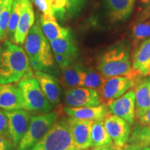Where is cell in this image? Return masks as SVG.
<instances>
[{"mask_svg": "<svg viewBox=\"0 0 150 150\" xmlns=\"http://www.w3.org/2000/svg\"><path fill=\"white\" fill-rule=\"evenodd\" d=\"M131 35L133 45L136 48L142 42L150 38V20L136 22L131 28Z\"/></svg>", "mask_w": 150, "mask_h": 150, "instance_id": "obj_25", "label": "cell"}, {"mask_svg": "<svg viewBox=\"0 0 150 150\" xmlns=\"http://www.w3.org/2000/svg\"><path fill=\"white\" fill-rule=\"evenodd\" d=\"M141 150H150V147H142V148H141Z\"/></svg>", "mask_w": 150, "mask_h": 150, "instance_id": "obj_41", "label": "cell"}, {"mask_svg": "<svg viewBox=\"0 0 150 150\" xmlns=\"http://www.w3.org/2000/svg\"><path fill=\"white\" fill-rule=\"evenodd\" d=\"M74 144L78 150L91 147V129L94 121L70 117L67 118Z\"/></svg>", "mask_w": 150, "mask_h": 150, "instance_id": "obj_12", "label": "cell"}, {"mask_svg": "<svg viewBox=\"0 0 150 150\" xmlns=\"http://www.w3.org/2000/svg\"><path fill=\"white\" fill-rule=\"evenodd\" d=\"M0 108L4 110L25 109V103L19 86L0 84Z\"/></svg>", "mask_w": 150, "mask_h": 150, "instance_id": "obj_13", "label": "cell"}, {"mask_svg": "<svg viewBox=\"0 0 150 150\" xmlns=\"http://www.w3.org/2000/svg\"><path fill=\"white\" fill-rule=\"evenodd\" d=\"M138 77L136 80L134 91L136 100V117L138 120L150 109V76H145L139 79Z\"/></svg>", "mask_w": 150, "mask_h": 150, "instance_id": "obj_16", "label": "cell"}, {"mask_svg": "<svg viewBox=\"0 0 150 150\" xmlns=\"http://www.w3.org/2000/svg\"><path fill=\"white\" fill-rule=\"evenodd\" d=\"M25 103L26 110L36 113H47L52 109V103L41 90L37 80L33 77L25 78L19 81Z\"/></svg>", "mask_w": 150, "mask_h": 150, "instance_id": "obj_6", "label": "cell"}, {"mask_svg": "<svg viewBox=\"0 0 150 150\" xmlns=\"http://www.w3.org/2000/svg\"><path fill=\"white\" fill-rule=\"evenodd\" d=\"M105 78L100 72L91 68H86V76L84 79L83 87L96 90L98 91L102 86Z\"/></svg>", "mask_w": 150, "mask_h": 150, "instance_id": "obj_26", "label": "cell"}, {"mask_svg": "<svg viewBox=\"0 0 150 150\" xmlns=\"http://www.w3.org/2000/svg\"><path fill=\"white\" fill-rule=\"evenodd\" d=\"M150 4V0H139V7L138 11H141L144 8L148 6Z\"/></svg>", "mask_w": 150, "mask_h": 150, "instance_id": "obj_37", "label": "cell"}, {"mask_svg": "<svg viewBox=\"0 0 150 150\" xmlns=\"http://www.w3.org/2000/svg\"><path fill=\"white\" fill-rule=\"evenodd\" d=\"M31 1H33V0H31Z\"/></svg>", "mask_w": 150, "mask_h": 150, "instance_id": "obj_42", "label": "cell"}, {"mask_svg": "<svg viewBox=\"0 0 150 150\" xmlns=\"http://www.w3.org/2000/svg\"><path fill=\"white\" fill-rule=\"evenodd\" d=\"M40 24L43 34L50 42L65 38L71 32L69 29L63 28L59 25L55 16L42 14L40 18Z\"/></svg>", "mask_w": 150, "mask_h": 150, "instance_id": "obj_20", "label": "cell"}, {"mask_svg": "<svg viewBox=\"0 0 150 150\" xmlns=\"http://www.w3.org/2000/svg\"><path fill=\"white\" fill-rule=\"evenodd\" d=\"M63 110L70 117L91 121L103 120L109 114L108 106L105 103H102L99 106L90 107L75 108L65 106L63 108Z\"/></svg>", "mask_w": 150, "mask_h": 150, "instance_id": "obj_19", "label": "cell"}, {"mask_svg": "<svg viewBox=\"0 0 150 150\" xmlns=\"http://www.w3.org/2000/svg\"><path fill=\"white\" fill-rule=\"evenodd\" d=\"M0 134L3 135L9 139L8 119L4 112L0 110Z\"/></svg>", "mask_w": 150, "mask_h": 150, "instance_id": "obj_33", "label": "cell"}, {"mask_svg": "<svg viewBox=\"0 0 150 150\" xmlns=\"http://www.w3.org/2000/svg\"><path fill=\"white\" fill-rule=\"evenodd\" d=\"M58 118L56 112L33 115L29 129L20 141L18 150H30L50 131Z\"/></svg>", "mask_w": 150, "mask_h": 150, "instance_id": "obj_5", "label": "cell"}, {"mask_svg": "<svg viewBox=\"0 0 150 150\" xmlns=\"http://www.w3.org/2000/svg\"><path fill=\"white\" fill-rule=\"evenodd\" d=\"M136 80L127 76H113L105 79L98 91L102 103L108 104L125 95L136 83Z\"/></svg>", "mask_w": 150, "mask_h": 150, "instance_id": "obj_9", "label": "cell"}, {"mask_svg": "<svg viewBox=\"0 0 150 150\" xmlns=\"http://www.w3.org/2000/svg\"><path fill=\"white\" fill-rule=\"evenodd\" d=\"M4 112L8 119L9 139L15 149H18L19 144L29 129L31 115L25 109Z\"/></svg>", "mask_w": 150, "mask_h": 150, "instance_id": "obj_7", "label": "cell"}, {"mask_svg": "<svg viewBox=\"0 0 150 150\" xmlns=\"http://www.w3.org/2000/svg\"><path fill=\"white\" fill-rule=\"evenodd\" d=\"M21 11L18 27L15 33L13 42L24 44L29 31L34 24L35 16L31 0H20Z\"/></svg>", "mask_w": 150, "mask_h": 150, "instance_id": "obj_14", "label": "cell"}, {"mask_svg": "<svg viewBox=\"0 0 150 150\" xmlns=\"http://www.w3.org/2000/svg\"><path fill=\"white\" fill-rule=\"evenodd\" d=\"M51 6L55 18L63 20L67 15L66 0H51Z\"/></svg>", "mask_w": 150, "mask_h": 150, "instance_id": "obj_29", "label": "cell"}, {"mask_svg": "<svg viewBox=\"0 0 150 150\" xmlns=\"http://www.w3.org/2000/svg\"><path fill=\"white\" fill-rule=\"evenodd\" d=\"M97 70L105 79L127 76L136 79L140 76L132 67L130 46L124 41L115 43L103 53L97 63Z\"/></svg>", "mask_w": 150, "mask_h": 150, "instance_id": "obj_3", "label": "cell"}, {"mask_svg": "<svg viewBox=\"0 0 150 150\" xmlns=\"http://www.w3.org/2000/svg\"><path fill=\"white\" fill-rule=\"evenodd\" d=\"M64 103L67 107H90L102 104V100L96 90L76 87L65 91Z\"/></svg>", "mask_w": 150, "mask_h": 150, "instance_id": "obj_8", "label": "cell"}, {"mask_svg": "<svg viewBox=\"0 0 150 150\" xmlns=\"http://www.w3.org/2000/svg\"><path fill=\"white\" fill-rule=\"evenodd\" d=\"M30 150H78L67 119L60 120Z\"/></svg>", "mask_w": 150, "mask_h": 150, "instance_id": "obj_4", "label": "cell"}, {"mask_svg": "<svg viewBox=\"0 0 150 150\" xmlns=\"http://www.w3.org/2000/svg\"><path fill=\"white\" fill-rule=\"evenodd\" d=\"M34 78L52 104H59L61 97V87L57 79L53 74L41 71H35Z\"/></svg>", "mask_w": 150, "mask_h": 150, "instance_id": "obj_17", "label": "cell"}, {"mask_svg": "<svg viewBox=\"0 0 150 150\" xmlns=\"http://www.w3.org/2000/svg\"><path fill=\"white\" fill-rule=\"evenodd\" d=\"M123 148L124 150H141V148L131 145H126Z\"/></svg>", "mask_w": 150, "mask_h": 150, "instance_id": "obj_38", "label": "cell"}, {"mask_svg": "<svg viewBox=\"0 0 150 150\" xmlns=\"http://www.w3.org/2000/svg\"><path fill=\"white\" fill-rule=\"evenodd\" d=\"M20 11H21L20 0H13L12 11H11L10 20H9L8 29H7V34H8L9 38H11V40H13L15 33H16L17 27H18L20 16Z\"/></svg>", "mask_w": 150, "mask_h": 150, "instance_id": "obj_27", "label": "cell"}, {"mask_svg": "<svg viewBox=\"0 0 150 150\" xmlns=\"http://www.w3.org/2000/svg\"><path fill=\"white\" fill-rule=\"evenodd\" d=\"M112 140L105 128L103 120L94 121L91 129V147H110Z\"/></svg>", "mask_w": 150, "mask_h": 150, "instance_id": "obj_23", "label": "cell"}, {"mask_svg": "<svg viewBox=\"0 0 150 150\" xmlns=\"http://www.w3.org/2000/svg\"><path fill=\"white\" fill-rule=\"evenodd\" d=\"M109 113L117 115L134 125L136 118V100L135 93L129 90L125 95L106 104Z\"/></svg>", "mask_w": 150, "mask_h": 150, "instance_id": "obj_11", "label": "cell"}, {"mask_svg": "<svg viewBox=\"0 0 150 150\" xmlns=\"http://www.w3.org/2000/svg\"><path fill=\"white\" fill-rule=\"evenodd\" d=\"M139 124L142 125H150V109L142 115L139 119Z\"/></svg>", "mask_w": 150, "mask_h": 150, "instance_id": "obj_36", "label": "cell"}, {"mask_svg": "<svg viewBox=\"0 0 150 150\" xmlns=\"http://www.w3.org/2000/svg\"><path fill=\"white\" fill-rule=\"evenodd\" d=\"M127 143L140 148L150 147V125H136Z\"/></svg>", "mask_w": 150, "mask_h": 150, "instance_id": "obj_24", "label": "cell"}, {"mask_svg": "<svg viewBox=\"0 0 150 150\" xmlns=\"http://www.w3.org/2000/svg\"><path fill=\"white\" fill-rule=\"evenodd\" d=\"M67 1V15L69 17L76 16L84 5L88 2V0H66Z\"/></svg>", "mask_w": 150, "mask_h": 150, "instance_id": "obj_30", "label": "cell"}, {"mask_svg": "<svg viewBox=\"0 0 150 150\" xmlns=\"http://www.w3.org/2000/svg\"><path fill=\"white\" fill-rule=\"evenodd\" d=\"M134 70L142 76L150 75V38L135 48L131 57Z\"/></svg>", "mask_w": 150, "mask_h": 150, "instance_id": "obj_18", "label": "cell"}, {"mask_svg": "<svg viewBox=\"0 0 150 150\" xmlns=\"http://www.w3.org/2000/svg\"><path fill=\"white\" fill-rule=\"evenodd\" d=\"M6 0H0V13H1V10H2L5 4V2Z\"/></svg>", "mask_w": 150, "mask_h": 150, "instance_id": "obj_40", "label": "cell"}, {"mask_svg": "<svg viewBox=\"0 0 150 150\" xmlns=\"http://www.w3.org/2000/svg\"><path fill=\"white\" fill-rule=\"evenodd\" d=\"M54 59L59 65V67L61 68V70H64L69 65H70L74 61V59L71 58L70 56H67L65 55H62V54H54Z\"/></svg>", "mask_w": 150, "mask_h": 150, "instance_id": "obj_32", "label": "cell"}, {"mask_svg": "<svg viewBox=\"0 0 150 150\" xmlns=\"http://www.w3.org/2000/svg\"><path fill=\"white\" fill-rule=\"evenodd\" d=\"M48 41L43 34L40 24L36 22L30 29L26 38L25 52L33 70L59 74Z\"/></svg>", "mask_w": 150, "mask_h": 150, "instance_id": "obj_2", "label": "cell"}, {"mask_svg": "<svg viewBox=\"0 0 150 150\" xmlns=\"http://www.w3.org/2000/svg\"><path fill=\"white\" fill-rule=\"evenodd\" d=\"M13 0H6L2 10L0 13V40L3 39L7 33V29L10 20Z\"/></svg>", "mask_w": 150, "mask_h": 150, "instance_id": "obj_28", "label": "cell"}, {"mask_svg": "<svg viewBox=\"0 0 150 150\" xmlns=\"http://www.w3.org/2000/svg\"><path fill=\"white\" fill-rule=\"evenodd\" d=\"M136 0H105L106 13L110 23L125 21L130 17Z\"/></svg>", "mask_w": 150, "mask_h": 150, "instance_id": "obj_15", "label": "cell"}, {"mask_svg": "<svg viewBox=\"0 0 150 150\" xmlns=\"http://www.w3.org/2000/svg\"><path fill=\"white\" fill-rule=\"evenodd\" d=\"M28 56L21 47L6 40L0 55V84L17 83L32 77Z\"/></svg>", "mask_w": 150, "mask_h": 150, "instance_id": "obj_1", "label": "cell"}, {"mask_svg": "<svg viewBox=\"0 0 150 150\" xmlns=\"http://www.w3.org/2000/svg\"><path fill=\"white\" fill-rule=\"evenodd\" d=\"M86 68L79 63H72L62 70V83L67 88L83 87Z\"/></svg>", "mask_w": 150, "mask_h": 150, "instance_id": "obj_21", "label": "cell"}, {"mask_svg": "<svg viewBox=\"0 0 150 150\" xmlns=\"http://www.w3.org/2000/svg\"><path fill=\"white\" fill-rule=\"evenodd\" d=\"M104 123L113 145L118 149L125 147L131 134L130 124L122 118L110 113L104 118Z\"/></svg>", "mask_w": 150, "mask_h": 150, "instance_id": "obj_10", "label": "cell"}, {"mask_svg": "<svg viewBox=\"0 0 150 150\" xmlns=\"http://www.w3.org/2000/svg\"><path fill=\"white\" fill-rule=\"evenodd\" d=\"M13 148L8 138L0 134V150H13Z\"/></svg>", "mask_w": 150, "mask_h": 150, "instance_id": "obj_34", "label": "cell"}, {"mask_svg": "<svg viewBox=\"0 0 150 150\" xmlns=\"http://www.w3.org/2000/svg\"><path fill=\"white\" fill-rule=\"evenodd\" d=\"M33 2L43 14L54 16L51 6V0H33Z\"/></svg>", "mask_w": 150, "mask_h": 150, "instance_id": "obj_31", "label": "cell"}, {"mask_svg": "<svg viewBox=\"0 0 150 150\" xmlns=\"http://www.w3.org/2000/svg\"><path fill=\"white\" fill-rule=\"evenodd\" d=\"M50 43L54 54L70 56L74 59L77 57L78 48L71 32L65 38L56 39Z\"/></svg>", "mask_w": 150, "mask_h": 150, "instance_id": "obj_22", "label": "cell"}, {"mask_svg": "<svg viewBox=\"0 0 150 150\" xmlns=\"http://www.w3.org/2000/svg\"><path fill=\"white\" fill-rule=\"evenodd\" d=\"M91 150H116L115 148H112V146L110 147H93Z\"/></svg>", "mask_w": 150, "mask_h": 150, "instance_id": "obj_39", "label": "cell"}, {"mask_svg": "<svg viewBox=\"0 0 150 150\" xmlns=\"http://www.w3.org/2000/svg\"><path fill=\"white\" fill-rule=\"evenodd\" d=\"M150 18V4L142 10L137 16V22H144Z\"/></svg>", "mask_w": 150, "mask_h": 150, "instance_id": "obj_35", "label": "cell"}]
</instances>
